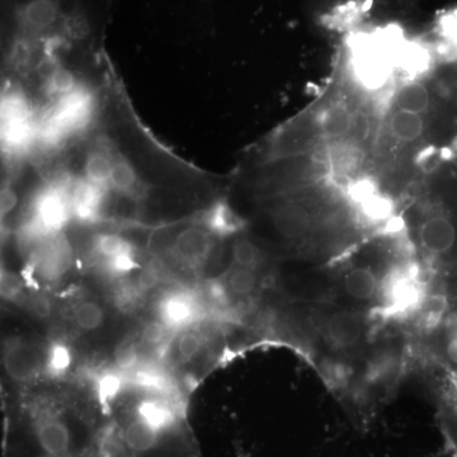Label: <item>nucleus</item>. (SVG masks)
I'll list each match as a JSON object with an SVG mask.
<instances>
[{"label": "nucleus", "instance_id": "nucleus-30", "mask_svg": "<svg viewBox=\"0 0 457 457\" xmlns=\"http://www.w3.org/2000/svg\"><path fill=\"white\" fill-rule=\"evenodd\" d=\"M29 309L38 317H47L50 314V303L41 296L32 297L29 303Z\"/></svg>", "mask_w": 457, "mask_h": 457}, {"label": "nucleus", "instance_id": "nucleus-14", "mask_svg": "<svg viewBox=\"0 0 457 457\" xmlns=\"http://www.w3.org/2000/svg\"><path fill=\"white\" fill-rule=\"evenodd\" d=\"M113 158L104 152L90 153L86 162V179L99 187L107 188L110 186L111 170Z\"/></svg>", "mask_w": 457, "mask_h": 457}, {"label": "nucleus", "instance_id": "nucleus-20", "mask_svg": "<svg viewBox=\"0 0 457 457\" xmlns=\"http://www.w3.org/2000/svg\"><path fill=\"white\" fill-rule=\"evenodd\" d=\"M233 261L237 266L257 270L262 262L260 249L251 240H237L233 246Z\"/></svg>", "mask_w": 457, "mask_h": 457}, {"label": "nucleus", "instance_id": "nucleus-23", "mask_svg": "<svg viewBox=\"0 0 457 457\" xmlns=\"http://www.w3.org/2000/svg\"><path fill=\"white\" fill-rule=\"evenodd\" d=\"M360 161V152H356L352 146L342 145L333 153V164L337 170H342L341 173H348Z\"/></svg>", "mask_w": 457, "mask_h": 457}, {"label": "nucleus", "instance_id": "nucleus-5", "mask_svg": "<svg viewBox=\"0 0 457 457\" xmlns=\"http://www.w3.org/2000/svg\"><path fill=\"white\" fill-rule=\"evenodd\" d=\"M5 370L13 380L29 381L36 378L45 366V356L35 345L16 342L9 345L4 356Z\"/></svg>", "mask_w": 457, "mask_h": 457}, {"label": "nucleus", "instance_id": "nucleus-22", "mask_svg": "<svg viewBox=\"0 0 457 457\" xmlns=\"http://www.w3.org/2000/svg\"><path fill=\"white\" fill-rule=\"evenodd\" d=\"M78 327L84 330H95L104 323V312L96 303H84L75 312Z\"/></svg>", "mask_w": 457, "mask_h": 457}, {"label": "nucleus", "instance_id": "nucleus-1", "mask_svg": "<svg viewBox=\"0 0 457 457\" xmlns=\"http://www.w3.org/2000/svg\"><path fill=\"white\" fill-rule=\"evenodd\" d=\"M418 343L442 378L457 385V315L428 330Z\"/></svg>", "mask_w": 457, "mask_h": 457}, {"label": "nucleus", "instance_id": "nucleus-25", "mask_svg": "<svg viewBox=\"0 0 457 457\" xmlns=\"http://www.w3.org/2000/svg\"><path fill=\"white\" fill-rule=\"evenodd\" d=\"M23 291L22 279L13 273L4 272L2 275V295L9 302H16L20 299Z\"/></svg>", "mask_w": 457, "mask_h": 457}, {"label": "nucleus", "instance_id": "nucleus-6", "mask_svg": "<svg viewBox=\"0 0 457 457\" xmlns=\"http://www.w3.org/2000/svg\"><path fill=\"white\" fill-rule=\"evenodd\" d=\"M106 189L84 179L78 182L71 191V216L78 221L96 222L101 215Z\"/></svg>", "mask_w": 457, "mask_h": 457}, {"label": "nucleus", "instance_id": "nucleus-11", "mask_svg": "<svg viewBox=\"0 0 457 457\" xmlns=\"http://www.w3.org/2000/svg\"><path fill=\"white\" fill-rule=\"evenodd\" d=\"M394 101L396 110L409 111L423 116L432 106L431 90L426 84L409 82L400 87Z\"/></svg>", "mask_w": 457, "mask_h": 457}, {"label": "nucleus", "instance_id": "nucleus-28", "mask_svg": "<svg viewBox=\"0 0 457 457\" xmlns=\"http://www.w3.org/2000/svg\"><path fill=\"white\" fill-rule=\"evenodd\" d=\"M137 352L132 345H125L117 352L116 362L117 368L121 371H131L137 368Z\"/></svg>", "mask_w": 457, "mask_h": 457}, {"label": "nucleus", "instance_id": "nucleus-19", "mask_svg": "<svg viewBox=\"0 0 457 457\" xmlns=\"http://www.w3.org/2000/svg\"><path fill=\"white\" fill-rule=\"evenodd\" d=\"M96 251L104 260H111L121 255L134 254V246L125 237L116 234H104L96 240Z\"/></svg>", "mask_w": 457, "mask_h": 457}, {"label": "nucleus", "instance_id": "nucleus-9", "mask_svg": "<svg viewBox=\"0 0 457 457\" xmlns=\"http://www.w3.org/2000/svg\"><path fill=\"white\" fill-rule=\"evenodd\" d=\"M440 422L451 455L457 457V386L440 390Z\"/></svg>", "mask_w": 457, "mask_h": 457}, {"label": "nucleus", "instance_id": "nucleus-8", "mask_svg": "<svg viewBox=\"0 0 457 457\" xmlns=\"http://www.w3.org/2000/svg\"><path fill=\"white\" fill-rule=\"evenodd\" d=\"M200 227L212 236L224 237L239 233L245 227V221L228 204L216 203L201 215Z\"/></svg>", "mask_w": 457, "mask_h": 457}, {"label": "nucleus", "instance_id": "nucleus-15", "mask_svg": "<svg viewBox=\"0 0 457 457\" xmlns=\"http://www.w3.org/2000/svg\"><path fill=\"white\" fill-rule=\"evenodd\" d=\"M258 278L254 270L245 269V267L234 264L233 269L228 272L225 287H227L228 296L243 297L249 296L254 293L257 288Z\"/></svg>", "mask_w": 457, "mask_h": 457}, {"label": "nucleus", "instance_id": "nucleus-29", "mask_svg": "<svg viewBox=\"0 0 457 457\" xmlns=\"http://www.w3.org/2000/svg\"><path fill=\"white\" fill-rule=\"evenodd\" d=\"M0 209H2V216L9 215L13 212L14 207L17 204V195L16 191L11 187V186H4L2 189V200H0Z\"/></svg>", "mask_w": 457, "mask_h": 457}, {"label": "nucleus", "instance_id": "nucleus-3", "mask_svg": "<svg viewBox=\"0 0 457 457\" xmlns=\"http://www.w3.org/2000/svg\"><path fill=\"white\" fill-rule=\"evenodd\" d=\"M203 314V306L196 295L189 291H173L159 303V317L170 329L182 328L195 323Z\"/></svg>", "mask_w": 457, "mask_h": 457}, {"label": "nucleus", "instance_id": "nucleus-7", "mask_svg": "<svg viewBox=\"0 0 457 457\" xmlns=\"http://www.w3.org/2000/svg\"><path fill=\"white\" fill-rule=\"evenodd\" d=\"M71 255L68 243L55 236L42 243L36 264L44 278H56L68 270Z\"/></svg>", "mask_w": 457, "mask_h": 457}, {"label": "nucleus", "instance_id": "nucleus-27", "mask_svg": "<svg viewBox=\"0 0 457 457\" xmlns=\"http://www.w3.org/2000/svg\"><path fill=\"white\" fill-rule=\"evenodd\" d=\"M106 266L108 270L114 275H126V273L137 270L139 264L135 260V254H128L106 260Z\"/></svg>", "mask_w": 457, "mask_h": 457}, {"label": "nucleus", "instance_id": "nucleus-4", "mask_svg": "<svg viewBox=\"0 0 457 457\" xmlns=\"http://www.w3.org/2000/svg\"><path fill=\"white\" fill-rule=\"evenodd\" d=\"M212 234L203 227L183 230L171 245V253L189 266H201L212 251Z\"/></svg>", "mask_w": 457, "mask_h": 457}, {"label": "nucleus", "instance_id": "nucleus-18", "mask_svg": "<svg viewBox=\"0 0 457 457\" xmlns=\"http://www.w3.org/2000/svg\"><path fill=\"white\" fill-rule=\"evenodd\" d=\"M71 353L64 343L55 342L45 353V372L49 376H62L71 368Z\"/></svg>", "mask_w": 457, "mask_h": 457}, {"label": "nucleus", "instance_id": "nucleus-16", "mask_svg": "<svg viewBox=\"0 0 457 457\" xmlns=\"http://www.w3.org/2000/svg\"><path fill=\"white\" fill-rule=\"evenodd\" d=\"M131 383L150 393L165 394L170 390V378L163 372L152 368L135 369L132 372Z\"/></svg>", "mask_w": 457, "mask_h": 457}, {"label": "nucleus", "instance_id": "nucleus-2", "mask_svg": "<svg viewBox=\"0 0 457 457\" xmlns=\"http://www.w3.org/2000/svg\"><path fill=\"white\" fill-rule=\"evenodd\" d=\"M71 216V192L64 183H56L36 198L29 219L47 237H55Z\"/></svg>", "mask_w": 457, "mask_h": 457}, {"label": "nucleus", "instance_id": "nucleus-17", "mask_svg": "<svg viewBox=\"0 0 457 457\" xmlns=\"http://www.w3.org/2000/svg\"><path fill=\"white\" fill-rule=\"evenodd\" d=\"M125 383H128V378L123 376L121 370L119 372H107L98 378L97 396L102 407L107 409L112 404L121 394Z\"/></svg>", "mask_w": 457, "mask_h": 457}, {"label": "nucleus", "instance_id": "nucleus-24", "mask_svg": "<svg viewBox=\"0 0 457 457\" xmlns=\"http://www.w3.org/2000/svg\"><path fill=\"white\" fill-rule=\"evenodd\" d=\"M204 342L198 333L187 332L179 338V353L183 361H189L197 356L203 348Z\"/></svg>", "mask_w": 457, "mask_h": 457}, {"label": "nucleus", "instance_id": "nucleus-12", "mask_svg": "<svg viewBox=\"0 0 457 457\" xmlns=\"http://www.w3.org/2000/svg\"><path fill=\"white\" fill-rule=\"evenodd\" d=\"M318 123L320 135L327 139L339 140L350 134L353 119L347 107L333 104L323 111Z\"/></svg>", "mask_w": 457, "mask_h": 457}, {"label": "nucleus", "instance_id": "nucleus-21", "mask_svg": "<svg viewBox=\"0 0 457 457\" xmlns=\"http://www.w3.org/2000/svg\"><path fill=\"white\" fill-rule=\"evenodd\" d=\"M47 88L53 95L66 97L77 90V80L71 71H66L62 66H57V69L50 75Z\"/></svg>", "mask_w": 457, "mask_h": 457}, {"label": "nucleus", "instance_id": "nucleus-10", "mask_svg": "<svg viewBox=\"0 0 457 457\" xmlns=\"http://www.w3.org/2000/svg\"><path fill=\"white\" fill-rule=\"evenodd\" d=\"M389 130L402 143H416L426 131V120L422 114L396 110L389 120Z\"/></svg>", "mask_w": 457, "mask_h": 457}, {"label": "nucleus", "instance_id": "nucleus-26", "mask_svg": "<svg viewBox=\"0 0 457 457\" xmlns=\"http://www.w3.org/2000/svg\"><path fill=\"white\" fill-rule=\"evenodd\" d=\"M170 328L165 326L163 321H150L143 330L144 341L149 345H161L167 339Z\"/></svg>", "mask_w": 457, "mask_h": 457}, {"label": "nucleus", "instance_id": "nucleus-13", "mask_svg": "<svg viewBox=\"0 0 457 457\" xmlns=\"http://www.w3.org/2000/svg\"><path fill=\"white\" fill-rule=\"evenodd\" d=\"M110 187L120 194L128 195V196L139 194L140 180L137 170L132 167L130 162L126 161L122 156L113 158Z\"/></svg>", "mask_w": 457, "mask_h": 457}]
</instances>
